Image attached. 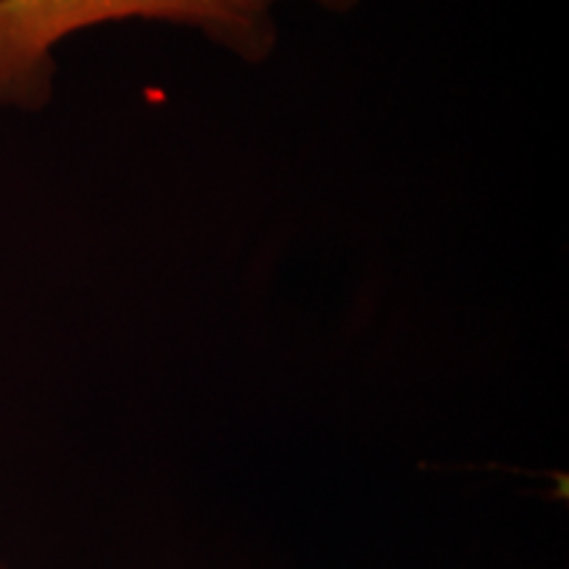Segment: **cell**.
Instances as JSON below:
<instances>
[{"mask_svg":"<svg viewBox=\"0 0 569 569\" xmlns=\"http://www.w3.org/2000/svg\"><path fill=\"white\" fill-rule=\"evenodd\" d=\"M288 0H0V109L38 111L53 98L63 42L119 21L190 27L243 61H264L277 42L274 11ZM346 13L356 0H309Z\"/></svg>","mask_w":569,"mask_h":569,"instance_id":"cell-1","label":"cell"},{"mask_svg":"<svg viewBox=\"0 0 569 569\" xmlns=\"http://www.w3.org/2000/svg\"><path fill=\"white\" fill-rule=\"evenodd\" d=\"M0 569H9V565H6V561H0Z\"/></svg>","mask_w":569,"mask_h":569,"instance_id":"cell-2","label":"cell"}]
</instances>
